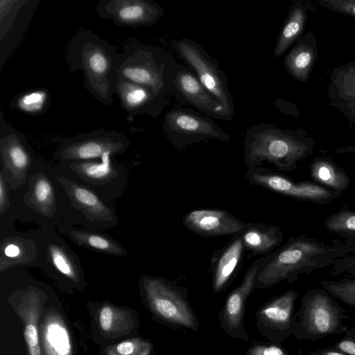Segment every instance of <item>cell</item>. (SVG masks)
<instances>
[{
	"instance_id": "6da1fadb",
	"label": "cell",
	"mask_w": 355,
	"mask_h": 355,
	"mask_svg": "<svg viewBox=\"0 0 355 355\" xmlns=\"http://www.w3.org/2000/svg\"><path fill=\"white\" fill-rule=\"evenodd\" d=\"M355 252L343 241L329 243L306 234L291 236L276 250L258 272L254 291L272 287L283 281L293 283L303 274L331 266L334 261Z\"/></svg>"
},
{
	"instance_id": "7a4b0ae2",
	"label": "cell",
	"mask_w": 355,
	"mask_h": 355,
	"mask_svg": "<svg viewBox=\"0 0 355 355\" xmlns=\"http://www.w3.org/2000/svg\"><path fill=\"white\" fill-rule=\"evenodd\" d=\"M66 62L71 71L80 70L84 87L98 102L111 106L115 94L121 52L89 30H82L70 40Z\"/></svg>"
},
{
	"instance_id": "3957f363",
	"label": "cell",
	"mask_w": 355,
	"mask_h": 355,
	"mask_svg": "<svg viewBox=\"0 0 355 355\" xmlns=\"http://www.w3.org/2000/svg\"><path fill=\"white\" fill-rule=\"evenodd\" d=\"M314 146V139L304 129L282 130L271 123H260L246 131L244 166H261L268 162L280 171L291 172L313 153Z\"/></svg>"
},
{
	"instance_id": "277c9868",
	"label": "cell",
	"mask_w": 355,
	"mask_h": 355,
	"mask_svg": "<svg viewBox=\"0 0 355 355\" xmlns=\"http://www.w3.org/2000/svg\"><path fill=\"white\" fill-rule=\"evenodd\" d=\"M178 64L167 52L128 38L121 52L118 76L167 98L173 95V82Z\"/></svg>"
},
{
	"instance_id": "5b68a950",
	"label": "cell",
	"mask_w": 355,
	"mask_h": 355,
	"mask_svg": "<svg viewBox=\"0 0 355 355\" xmlns=\"http://www.w3.org/2000/svg\"><path fill=\"white\" fill-rule=\"evenodd\" d=\"M141 291L153 317L170 328L196 331L199 319L188 297V289L165 277L144 275Z\"/></svg>"
},
{
	"instance_id": "8992f818",
	"label": "cell",
	"mask_w": 355,
	"mask_h": 355,
	"mask_svg": "<svg viewBox=\"0 0 355 355\" xmlns=\"http://www.w3.org/2000/svg\"><path fill=\"white\" fill-rule=\"evenodd\" d=\"M293 336L300 340H317L334 334L345 333L347 311L322 288L306 291L301 306L295 313Z\"/></svg>"
},
{
	"instance_id": "52a82bcc",
	"label": "cell",
	"mask_w": 355,
	"mask_h": 355,
	"mask_svg": "<svg viewBox=\"0 0 355 355\" xmlns=\"http://www.w3.org/2000/svg\"><path fill=\"white\" fill-rule=\"evenodd\" d=\"M171 46L222 106L227 121L231 120L235 113L234 101L227 87L225 73L220 69L217 60L198 43L189 38L172 40Z\"/></svg>"
},
{
	"instance_id": "ba28073f",
	"label": "cell",
	"mask_w": 355,
	"mask_h": 355,
	"mask_svg": "<svg viewBox=\"0 0 355 355\" xmlns=\"http://www.w3.org/2000/svg\"><path fill=\"white\" fill-rule=\"evenodd\" d=\"M162 128L173 146L179 151L209 139L225 142L230 135L210 117L189 108L173 106L164 116Z\"/></svg>"
},
{
	"instance_id": "9c48e42d",
	"label": "cell",
	"mask_w": 355,
	"mask_h": 355,
	"mask_svg": "<svg viewBox=\"0 0 355 355\" xmlns=\"http://www.w3.org/2000/svg\"><path fill=\"white\" fill-rule=\"evenodd\" d=\"M245 178L252 185L302 202L326 205L343 195L314 182L297 181L279 171L261 166L248 168Z\"/></svg>"
},
{
	"instance_id": "30bf717a",
	"label": "cell",
	"mask_w": 355,
	"mask_h": 355,
	"mask_svg": "<svg viewBox=\"0 0 355 355\" xmlns=\"http://www.w3.org/2000/svg\"><path fill=\"white\" fill-rule=\"evenodd\" d=\"M129 146V139L123 133L97 130L62 141L56 148L54 157L60 162L94 160L107 153L114 155L121 154Z\"/></svg>"
},
{
	"instance_id": "8fae6325",
	"label": "cell",
	"mask_w": 355,
	"mask_h": 355,
	"mask_svg": "<svg viewBox=\"0 0 355 355\" xmlns=\"http://www.w3.org/2000/svg\"><path fill=\"white\" fill-rule=\"evenodd\" d=\"M299 293L288 289L262 304L256 313L258 331L269 342L281 344L293 334L295 318V304Z\"/></svg>"
},
{
	"instance_id": "7c38bea8",
	"label": "cell",
	"mask_w": 355,
	"mask_h": 355,
	"mask_svg": "<svg viewBox=\"0 0 355 355\" xmlns=\"http://www.w3.org/2000/svg\"><path fill=\"white\" fill-rule=\"evenodd\" d=\"M271 256L272 252L255 259L245 272L241 283L227 295L218 313V318L223 331L230 337L244 342L249 341L243 322L245 304L248 296L254 291L258 272Z\"/></svg>"
},
{
	"instance_id": "4fadbf2b",
	"label": "cell",
	"mask_w": 355,
	"mask_h": 355,
	"mask_svg": "<svg viewBox=\"0 0 355 355\" xmlns=\"http://www.w3.org/2000/svg\"><path fill=\"white\" fill-rule=\"evenodd\" d=\"M95 10L99 17L132 28L152 26L164 13V8L151 0H101Z\"/></svg>"
},
{
	"instance_id": "5bb4252c",
	"label": "cell",
	"mask_w": 355,
	"mask_h": 355,
	"mask_svg": "<svg viewBox=\"0 0 355 355\" xmlns=\"http://www.w3.org/2000/svg\"><path fill=\"white\" fill-rule=\"evenodd\" d=\"M0 154L2 172L14 187H20L27 180L33 162L28 144L21 133L12 128L3 118L0 123Z\"/></svg>"
},
{
	"instance_id": "9a60e30c",
	"label": "cell",
	"mask_w": 355,
	"mask_h": 355,
	"mask_svg": "<svg viewBox=\"0 0 355 355\" xmlns=\"http://www.w3.org/2000/svg\"><path fill=\"white\" fill-rule=\"evenodd\" d=\"M173 95L182 104L190 105L205 116L227 120L222 106L189 67L178 65L173 82Z\"/></svg>"
},
{
	"instance_id": "2e32d148",
	"label": "cell",
	"mask_w": 355,
	"mask_h": 355,
	"mask_svg": "<svg viewBox=\"0 0 355 355\" xmlns=\"http://www.w3.org/2000/svg\"><path fill=\"white\" fill-rule=\"evenodd\" d=\"M182 225L190 232L204 237L233 236L245 223L223 209H196L182 218Z\"/></svg>"
},
{
	"instance_id": "e0dca14e",
	"label": "cell",
	"mask_w": 355,
	"mask_h": 355,
	"mask_svg": "<svg viewBox=\"0 0 355 355\" xmlns=\"http://www.w3.org/2000/svg\"><path fill=\"white\" fill-rule=\"evenodd\" d=\"M245 251L238 232L223 247L213 252L210 273L214 294L220 293L232 283L242 268Z\"/></svg>"
},
{
	"instance_id": "ac0fdd59",
	"label": "cell",
	"mask_w": 355,
	"mask_h": 355,
	"mask_svg": "<svg viewBox=\"0 0 355 355\" xmlns=\"http://www.w3.org/2000/svg\"><path fill=\"white\" fill-rule=\"evenodd\" d=\"M115 94L119 98L121 107L127 112L128 118L138 115L158 116L166 103V98L159 96L148 88L118 78Z\"/></svg>"
},
{
	"instance_id": "d6986e66",
	"label": "cell",
	"mask_w": 355,
	"mask_h": 355,
	"mask_svg": "<svg viewBox=\"0 0 355 355\" xmlns=\"http://www.w3.org/2000/svg\"><path fill=\"white\" fill-rule=\"evenodd\" d=\"M327 94L329 105L355 125V60L332 68Z\"/></svg>"
},
{
	"instance_id": "ffe728a7",
	"label": "cell",
	"mask_w": 355,
	"mask_h": 355,
	"mask_svg": "<svg viewBox=\"0 0 355 355\" xmlns=\"http://www.w3.org/2000/svg\"><path fill=\"white\" fill-rule=\"evenodd\" d=\"M44 296L38 289L31 288L24 291L17 300L12 298L10 303L24 324L28 355H42L38 327Z\"/></svg>"
},
{
	"instance_id": "44dd1931",
	"label": "cell",
	"mask_w": 355,
	"mask_h": 355,
	"mask_svg": "<svg viewBox=\"0 0 355 355\" xmlns=\"http://www.w3.org/2000/svg\"><path fill=\"white\" fill-rule=\"evenodd\" d=\"M58 182L64 188L73 206L82 211L88 220L104 223L117 220L113 208L89 188L64 176L58 177Z\"/></svg>"
},
{
	"instance_id": "7402d4cb",
	"label": "cell",
	"mask_w": 355,
	"mask_h": 355,
	"mask_svg": "<svg viewBox=\"0 0 355 355\" xmlns=\"http://www.w3.org/2000/svg\"><path fill=\"white\" fill-rule=\"evenodd\" d=\"M318 60L317 39L314 33L303 34L293 45L284 59L287 72L296 80L306 83Z\"/></svg>"
},
{
	"instance_id": "603a6c76",
	"label": "cell",
	"mask_w": 355,
	"mask_h": 355,
	"mask_svg": "<svg viewBox=\"0 0 355 355\" xmlns=\"http://www.w3.org/2000/svg\"><path fill=\"white\" fill-rule=\"evenodd\" d=\"M248 258L266 255L279 248L284 241V233L277 225L262 223H245L239 232Z\"/></svg>"
},
{
	"instance_id": "cb8c5ba5",
	"label": "cell",
	"mask_w": 355,
	"mask_h": 355,
	"mask_svg": "<svg viewBox=\"0 0 355 355\" xmlns=\"http://www.w3.org/2000/svg\"><path fill=\"white\" fill-rule=\"evenodd\" d=\"M314 10L313 4L309 0H297L293 3L274 48L275 58L283 55L302 35L309 13Z\"/></svg>"
},
{
	"instance_id": "d4e9b609",
	"label": "cell",
	"mask_w": 355,
	"mask_h": 355,
	"mask_svg": "<svg viewBox=\"0 0 355 355\" xmlns=\"http://www.w3.org/2000/svg\"><path fill=\"white\" fill-rule=\"evenodd\" d=\"M40 330L44 355H72L70 336L58 313L49 311L43 318Z\"/></svg>"
},
{
	"instance_id": "484cf974",
	"label": "cell",
	"mask_w": 355,
	"mask_h": 355,
	"mask_svg": "<svg viewBox=\"0 0 355 355\" xmlns=\"http://www.w3.org/2000/svg\"><path fill=\"white\" fill-rule=\"evenodd\" d=\"M310 177L318 184L343 193L350 184L348 174L329 156L318 155L310 164Z\"/></svg>"
},
{
	"instance_id": "4316f807",
	"label": "cell",
	"mask_w": 355,
	"mask_h": 355,
	"mask_svg": "<svg viewBox=\"0 0 355 355\" xmlns=\"http://www.w3.org/2000/svg\"><path fill=\"white\" fill-rule=\"evenodd\" d=\"M111 153L101 157V161H80L70 163L69 168L80 178L95 185H104L119 175V169L113 162Z\"/></svg>"
},
{
	"instance_id": "83f0119b",
	"label": "cell",
	"mask_w": 355,
	"mask_h": 355,
	"mask_svg": "<svg viewBox=\"0 0 355 355\" xmlns=\"http://www.w3.org/2000/svg\"><path fill=\"white\" fill-rule=\"evenodd\" d=\"M28 206L37 213L52 217L55 211V192L49 178L43 173L33 175L25 198Z\"/></svg>"
},
{
	"instance_id": "f1b7e54d",
	"label": "cell",
	"mask_w": 355,
	"mask_h": 355,
	"mask_svg": "<svg viewBox=\"0 0 355 355\" xmlns=\"http://www.w3.org/2000/svg\"><path fill=\"white\" fill-rule=\"evenodd\" d=\"M67 235L74 243L80 246L112 256L128 255L121 245L106 235L76 229L71 230Z\"/></svg>"
},
{
	"instance_id": "f546056e",
	"label": "cell",
	"mask_w": 355,
	"mask_h": 355,
	"mask_svg": "<svg viewBox=\"0 0 355 355\" xmlns=\"http://www.w3.org/2000/svg\"><path fill=\"white\" fill-rule=\"evenodd\" d=\"M98 318L101 330L107 334H127L134 327V321L128 311L112 305L101 306Z\"/></svg>"
},
{
	"instance_id": "4dcf8cb0",
	"label": "cell",
	"mask_w": 355,
	"mask_h": 355,
	"mask_svg": "<svg viewBox=\"0 0 355 355\" xmlns=\"http://www.w3.org/2000/svg\"><path fill=\"white\" fill-rule=\"evenodd\" d=\"M47 255L52 265L62 275L73 282L80 279L79 264L67 248L51 242L47 247Z\"/></svg>"
},
{
	"instance_id": "1f68e13d",
	"label": "cell",
	"mask_w": 355,
	"mask_h": 355,
	"mask_svg": "<svg viewBox=\"0 0 355 355\" xmlns=\"http://www.w3.org/2000/svg\"><path fill=\"white\" fill-rule=\"evenodd\" d=\"M33 252H28V243L18 237L3 241L1 248L0 269L5 270L17 265L32 261Z\"/></svg>"
},
{
	"instance_id": "d6a6232c",
	"label": "cell",
	"mask_w": 355,
	"mask_h": 355,
	"mask_svg": "<svg viewBox=\"0 0 355 355\" xmlns=\"http://www.w3.org/2000/svg\"><path fill=\"white\" fill-rule=\"evenodd\" d=\"M49 102V92L38 88L19 95L13 100L12 107L27 114L39 115L46 112Z\"/></svg>"
},
{
	"instance_id": "836d02e7",
	"label": "cell",
	"mask_w": 355,
	"mask_h": 355,
	"mask_svg": "<svg viewBox=\"0 0 355 355\" xmlns=\"http://www.w3.org/2000/svg\"><path fill=\"white\" fill-rule=\"evenodd\" d=\"M326 230L345 239L355 237V210L341 209L324 220Z\"/></svg>"
},
{
	"instance_id": "e575fe53",
	"label": "cell",
	"mask_w": 355,
	"mask_h": 355,
	"mask_svg": "<svg viewBox=\"0 0 355 355\" xmlns=\"http://www.w3.org/2000/svg\"><path fill=\"white\" fill-rule=\"evenodd\" d=\"M320 285L335 299L355 308V278L343 277L339 280L324 279L320 282Z\"/></svg>"
},
{
	"instance_id": "d590c367",
	"label": "cell",
	"mask_w": 355,
	"mask_h": 355,
	"mask_svg": "<svg viewBox=\"0 0 355 355\" xmlns=\"http://www.w3.org/2000/svg\"><path fill=\"white\" fill-rule=\"evenodd\" d=\"M152 344L140 338H131L106 349L107 355H149Z\"/></svg>"
},
{
	"instance_id": "8d00e7d4",
	"label": "cell",
	"mask_w": 355,
	"mask_h": 355,
	"mask_svg": "<svg viewBox=\"0 0 355 355\" xmlns=\"http://www.w3.org/2000/svg\"><path fill=\"white\" fill-rule=\"evenodd\" d=\"M345 245L355 247V237L345 239ZM329 270V273L333 277L355 278V252L335 259Z\"/></svg>"
},
{
	"instance_id": "74e56055",
	"label": "cell",
	"mask_w": 355,
	"mask_h": 355,
	"mask_svg": "<svg viewBox=\"0 0 355 355\" xmlns=\"http://www.w3.org/2000/svg\"><path fill=\"white\" fill-rule=\"evenodd\" d=\"M316 3L329 11L355 19V0H318Z\"/></svg>"
},
{
	"instance_id": "f35d334b",
	"label": "cell",
	"mask_w": 355,
	"mask_h": 355,
	"mask_svg": "<svg viewBox=\"0 0 355 355\" xmlns=\"http://www.w3.org/2000/svg\"><path fill=\"white\" fill-rule=\"evenodd\" d=\"M245 355H292L279 344L254 341L247 349Z\"/></svg>"
},
{
	"instance_id": "ab89813d",
	"label": "cell",
	"mask_w": 355,
	"mask_h": 355,
	"mask_svg": "<svg viewBox=\"0 0 355 355\" xmlns=\"http://www.w3.org/2000/svg\"><path fill=\"white\" fill-rule=\"evenodd\" d=\"M345 335L330 347L346 355H355V328H348Z\"/></svg>"
},
{
	"instance_id": "60d3db41",
	"label": "cell",
	"mask_w": 355,
	"mask_h": 355,
	"mask_svg": "<svg viewBox=\"0 0 355 355\" xmlns=\"http://www.w3.org/2000/svg\"><path fill=\"white\" fill-rule=\"evenodd\" d=\"M7 180L2 171L0 172V214L3 215L9 207Z\"/></svg>"
},
{
	"instance_id": "b9f144b4",
	"label": "cell",
	"mask_w": 355,
	"mask_h": 355,
	"mask_svg": "<svg viewBox=\"0 0 355 355\" xmlns=\"http://www.w3.org/2000/svg\"><path fill=\"white\" fill-rule=\"evenodd\" d=\"M309 355H346L338 351H336L330 347L328 348L318 349L311 352Z\"/></svg>"
},
{
	"instance_id": "7bdbcfd3",
	"label": "cell",
	"mask_w": 355,
	"mask_h": 355,
	"mask_svg": "<svg viewBox=\"0 0 355 355\" xmlns=\"http://www.w3.org/2000/svg\"><path fill=\"white\" fill-rule=\"evenodd\" d=\"M338 153H354L355 154V144L349 145L345 147H340L335 150Z\"/></svg>"
}]
</instances>
